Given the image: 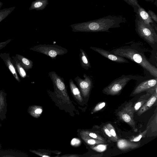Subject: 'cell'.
Here are the masks:
<instances>
[{"mask_svg":"<svg viewBox=\"0 0 157 157\" xmlns=\"http://www.w3.org/2000/svg\"><path fill=\"white\" fill-rule=\"evenodd\" d=\"M125 19L121 16H108L99 19L77 24L70 26L73 32H110L111 28L121 27V23Z\"/></svg>","mask_w":157,"mask_h":157,"instance_id":"cell-1","label":"cell"},{"mask_svg":"<svg viewBox=\"0 0 157 157\" xmlns=\"http://www.w3.org/2000/svg\"><path fill=\"white\" fill-rule=\"evenodd\" d=\"M113 53L127 58L140 66L155 78H157V68L147 59L144 53L136 43L125 45L113 49Z\"/></svg>","mask_w":157,"mask_h":157,"instance_id":"cell-2","label":"cell"},{"mask_svg":"<svg viewBox=\"0 0 157 157\" xmlns=\"http://www.w3.org/2000/svg\"><path fill=\"white\" fill-rule=\"evenodd\" d=\"M136 16L135 29L137 33L151 46L156 44L157 34L154 27L145 24L137 14Z\"/></svg>","mask_w":157,"mask_h":157,"instance_id":"cell-3","label":"cell"},{"mask_svg":"<svg viewBox=\"0 0 157 157\" xmlns=\"http://www.w3.org/2000/svg\"><path fill=\"white\" fill-rule=\"evenodd\" d=\"M142 78L140 76L122 75L105 87L102 90L103 93L107 95H117L121 93L130 81L132 79L137 80Z\"/></svg>","mask_w":157,"mask_h":157,"instance_id":"cell-4","label":"cell"},{"mask_svg":"<svg viewBox=\"0 0 157 157\" xmlns=\"http://www.w3.org/2000/svg\"><path fill=\"white\" fill-rule=\"evenodd\" d=\"M48 75L53 83L56 96L63 99L65 103L70 104V100L63 78L54 71L49 72Z\"/></svg>","mask_w":157,"mask_h":157,"instance_id":"cell-5","label":"cell"},{"mask_svg":"<svg viewBox=\"0 0 157 157\" xmlns=\"http://www.w3.org/2000/svg\"><path fill=\"white\" fill-rule=\"evenodd\" d=\"M29 49L42 53L52 59H55L58 56L63 55L68 52L66 48L59 45L45 44L35 45Z\"/></svg>","mask_w":157,"mask_h":157,"instance_id":"cell-6","label":"cell"},{"mask_svg":"<svg viewBox=\"0 0 157 157\" xmlns=\"http://www.w3.org/2000/svg\"><path fill=\"white\" fill-rule=\"evenodd\" d=\"M133 104L130 102L127 103L120 111L117 115L120 119L131 126L135 132L137 131L134 120Z\"/></svg>","mask_w":157,"mask_h":157,"instance_id":"cell-7","label":"cell"},{"mask_svg":"<svg viewBox=\"0 0 157 157\" xmlns=\"http://www.w3.org/2000/svg\"><path fill=\"white\" fill-rule=\"evenodd\" d=\"M84 78H82L78 76L74 78L78 86L82 96L84 98L89 96L93 85V81L91 77L83 73Z\"/></svg>","mask_w":157,"mask_h":157,"instance_id":"cell-8","label":"cell"},{"mask_svg":"<svg viewBox=\"0 0 157 157\" xmlns=\"http://www.w3.org/2000/svg\"><path fill=\"white\" fill-rule=\"evenodd\" d=\"M90 48L103 56L113 62L119 63H129V61L125 58L116 55L110 51L94 47H90Z\"/></svg>","mask_w":157,"mask_h":157,"instance_id":"cell-9","label":"cell"},{"mask_svg":"<svg viewBox=\"0 0 157 157\" xmlns=\"http://www.w3.org/2000/svg\"><path fill=\"white\" fill-rule=\"evenodd\" d=\"M157 78L148 79L140 83L135 88L130 94L134 96L157 86Z\"/></svg>","mask_w":157,"mask_h":157,"instance_id":"cell-10","label":"cell"},{"mask_svg":"<svg viewBox=\"0 0 157 157\" xmlns=\"http://www.w3.org/2000/svg\"><path fill=\"white\" fill-rule=\"evenodd\" d=\"M0 58L4 61L6 66L16 80L18 82H20L21 80L12 63L10 54L9 53H1L0 54Z\"/></svg>","mask_w":157,"mask_h":157,"instance_id":"cell-11","label":"cell"},{"mask_svg":"<svg viewBox=\"0 0 157 157\" xmlns=\"http://www.w3.org/2000/svg\"><path fill=\"white\" fill-rule=\"evenodd\" d=\"M157 90V85L146 91L145 94L141 96L133 106L134 113L137 112L142 105L146 102L152 94Z\"/></svg>","mask_w":157,"mask_h":157,"instance_id":"cell-12","label":"cell"},{"mask_svg":"<svg viewBox=\"0 0 157 157\" xmlns=\"http://www.w3.org/2000/svg\"><path fill=\"white\" fill-rule=\"evenodd\" d=\"M117 142V147L122 151L135 149L140 145V144L136 143L125 139H119Z\"/></svg>","mask_w":157,"mask_h":157,"instance_id":"cell-13","label":"cell"},{"mask_svg":"<svg viewBox=\"0 0 157 157\" xmlns=\"http://www.w3.org/2000/svg\"><path fill=\"white\" fill-rule=\"evenodd\" d=\"M7 94L2 90H0V120L3 121L6 119L7 111Z\"/></svg>","mask_w":157,"mask_h":157,"instance_id":"cell-14","label":"cell"},{"mask_svg":"<svg viewBox=\"0 0 157 157\" xmlns=\"http://www.w3.org/2000/svg\"><path fill=\"white\" fill-rule=\"evenodd\" d=\"M157 90L152 94L146 102L137 112V115L140 116L149 110L156 101L157 98Z\"/></svg>","mask_w":157,"mask_h":157,"instance_id":"cell-15","label":"cell"},{"mask_svg":"<svg viewBox=\"0 0 157 157\" xmlns=\"http://www.w3.org/2000/svg\"><path fill=\"white\" fill-rule=\"evenodd\" d=\"M137 14L139 17L146 24L149 25H152L154 24V21L148 14L147 12L141 7L138 8L137 11Z\"/></svg>","mask_w":157,"mask_h":157,"instance_id":"cell-16","label":"cell"},{"mask_svg":"<svg viewBox=\"0 0 157 157\" xmlns=\"http://www.w3.org/2000/svg\"><path fill=\"white\" fill-rule=\"evenodd\" d=\"M79 55L80 65L86 70H88L91 67L88 56L86 52L82 49H80Z\"/></svg>","mask_w":157,"mask_h":157,"instance_id":"cell-17","label":"cell"},{"mask_svg":"<svg viewBox=\"0 0 157 157\" xmlns=\"http://www.w3.org/2000/svg\"><path fill=\"white\" fill-rule=\"evenodd\" d=\"M15 56L26 71H27L32 68L33 66V62L32 61L19 54H16Z\"/></svg>","mask_w":157,"mask_h":157,"instance_id":"cell-18","label":"cell"},{"mask_svg":"<svg viewBox=\"0 0 157 157\" xmlns=\"http://www.w3.org/2000/svg\"><path fill=\"white\" fill-rule=\"evenodd\" d=\"M11 58L12 63L17 73L21 78H26L27 76L26 71L21 65L16 56H12Z\"/></svg>","mask_w":157,"mask_h":157,"instance_id":"cell-19","label":"cell"},{"mask_svg":"<svg viewBox=\"0 0 157 157\" xmlns=\"http://www.w3.org/2000/svg\"><path fill=\"white\" fill-rule=\"evenodd\" d=\"M69 85L71 93L73 96L80 102H82L83 101V98L80 92L71 79L69 80Z\"/></svg>","mask_w":157,"mask_h":157,"instance_id":"cell-20","label":"cell"},{"mask_svg":"<svg viewBox=\"0 0 157 157\" xmlns=\"http://www.w3.org/2000/svg\"><path fill=\"white\" fill-rule=\"evenodd\" d=\"M80 135L82 139L88 145L91 146H94L99 144H104L106 142L93 138L82 131L80 132Z\"/></svg>","mask_w":157,"mask_h":157,"instance_id":"cell-21","label":"cell"},{"mask_svg":"<svg viewBox=\"0 0 157 157\" xmlns=\"http://www.w3.org/2000/svg\"><path fill=\"white\" fill-rule=\"evenodd\" d=\"M48 4V0H36L32 2L29 9V10H42Z\"/></svg>","mask_w":157,"mask_h":157,"instance_id":"cell-22","label":"cell"},{"mask_svg":"<svg viewBox=\"0 0 157 157\" xmlns=\"http://www.w3.org/2000/svg\"><path fill=\"white\" fill-rule=\"evenodd\" d=\"M43 111L40 106L37 105H32L29 107L28 113L32 117L37 118L39 117Z\"/></svg>","mask_w":157,"mask_h":157,"instance_id":"cell-23","label":"cell"},{"mask_svg":"<svg viewBox=\"0 0 157 157\" xmlns=\"http://www.w3.org/2000/svg\"><path fill=\"white\" fill-rule=\"evenodd\" d=\"M15 6L0 10V22L6 18L15 9Z\"/></svg>","mask_w":157,"mask_h":157,"instance_id":"cell-24","label":"cell"},{"mask_svg":"<svg viewBox=\"0 0 157 157\" xmlns=\"http://www.w3.org/2000/svg\"><path fill=\"white\" fill-rule=\"evenodd\" d=\"M107 145L104 144H99L90 147L93 150L99 152H102L105 151L107 148Z\"/></svg>","mask_w":157,"mask_h":157,"instance_id":"cell-25","label":"cell"},{"mask_svg":"<svg viewBox=\"0 0 157 157\" xmlns=\"http://www.w3.org/2000/svg\"><path fill=\"white\" fill-rule=\"evenodd\" d=\"M82 131L89 136L93 138L106 142V141L103 138L96 133L89 131Z\"/></svg>","mask_w":157,"mask_h":157,"instance_id":"cell-26","label":"cell"},{"mask_svg":"<svg viewBox=\"0 0 157 157\" xmlns=\"http://www.w3.org/2000/svg\"><path fill=\"white\" fill-rule=\"evenodd\" d=\"M105 125L109 129L111 134L115 140V141L117 142L118 140V138L113 127L110 123H108Z\"/></svg>","mask_w":157,"mask_h":157,"instance_id":"cell-27","label":"cell"},{"mask_svg":"<svg viewBox=\"0 0 157 157\" xmlns=\"http://www.w3.org/2000/svg\"><path fill=\"white\" fill-rule=\"evenodd\" d=\"M105 103L104 102H101L98 103L92 110L91 113L93 114L95 112L99 111L104 108L105 106Z\"/></svg>","mask_w":157,"mask_h":157,"instance_id":"cell-28","label":"cell"},{"mask_svg":"<svg viewBox=\"0 0 157 157\" xmlns=\"http://www.w3.org/2000/svg\"><path fill=\"white\" fill-rule=\"evenodd\" d=\"M148 129H146L145 131H144L142 133H141L138 136L132 138L130 140V141L133 142H137L139 141L142 138V137H144L145 136L147 132Z\"/></svg>","mask_w":157,"mask_h":157,"instance_id":"cell-29","label":"cell"},{"mask_svg":"<svg viewBox=\"0 0 157 157\" xmlns=\"http://www.w3.org/2000/svg\"><path fill=\"white\" fill-rule=\"evenodd\" d=\"M129 5L132 6L135 10V6L137 8L140 7L137 0H124Z\"/></svg>","mask_w":157,"mask_h":157,"instance_id":"cell-30","label":"cell"},{"mask_svg":"<svg viewBox=\"0 0 157 157\" xmlns=\"http://www.w3.org/2000/svg\"><path fill=\"white\" fill-rule=\"evenodd\" d=\"M103 129L105 134L109 137L110 140L116 142L111 134L109 129L106 127L105 125L104 126Z\"/></svg>","mask_w":157,"mask_h":157,"instance_id":"cell-31","label":"cell"},{"mask_svg":"<svg viewBox=\"0 0 157 157\" xmlns=\"http://www.w3.org/2000/svg\"><path fill=\"white\" fill-rule=\"evenodd\" d=\"M147 13L152 20H153L156 23L157 22V16L156 14L153 11L150 10L148 11Z\"/></svg>","mask_w":157,"mask_h":157,"instance_id":"cell-32","label":"cell"},{"mask_svg":"<svg viewBox=\"0 0 157 157\" xmlns=\"http://www.w3.org/2000/svg\"><path fill=\"white\" fill-rule=\"evenodd\" d=\"M81 143L80 140L77 138H74L72 139L71 142V144L73 146H78Z\"/></svg>","mask_w":157,"mask_h":157,"instance_id":"cell-33","label":"cell"},{"mask_svg":"<svg viewBox=\"0 0 157 157\" xmlns=\"http://www.w3.org/2000/svg\"><path fill=\"white\" fill-rule=\"evenodd\" d=\"M12 40L9 39L4 42L0 43V50L4 48Z\"/></svg>","mask_w":157,"mask_h":157,"instance_id":"cell-34","label":"cell"},{"mask_svg":"<svg viewBox=\"0 0 157 157\" xmlns=\"http://www.w3.org/2000/svg\"><path fill=\"white\" fill-rule=\"evenodd\" d=\"M3 3L0 1V8H1L3 6Z\"/></svg>","mask_w":157,"mask_h":157,"instance_id":"cell-35","label":"cell"},{"mask_svg":"<svg viewBox=\"0 0 157 157\" xmlns=\"http://www.w3.org/2000/svg\"><path fill=\"white\" fill-rule=\"evenodd\" d=\"M10 156H10H12V157L13 156ZM4 156V157H6V156L8 157V156Z\"/></svg>","mask_w":157,"mask_h":157,"instance_id":"cell-36","label":"cell"}]
</instances>
